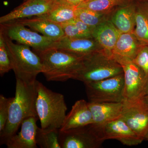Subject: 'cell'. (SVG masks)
Instances as JSON below:
<instances>
[{"label": "cell", "instance_id": "obj_16", "mask_svg": "<svg viewBox=\"0 0 148 148\" xmlns=\"http://www.w3.org/2000/svg\"><path fill=\"white\" fill-rule=\"evenodd\" d=\"M92 113L93 123L101 125L121 117L123 110V102H88Z\"/></svg>", "mask_w": 148, "mask_h": 148}, {"label": "cell", "instance_id": "obj_27", "mask_svg": "<svg viewBox=\"0 0 148 148\" xmlns=\"http://www.w3.org/2000/svg\"><path fill=\"white\" fill-rule=\"evenodd\" d=\"M12 70L8 50L3 35L0 32V75L3 76L6 73Z\"/></svg>", "mask_w": 148, "mask_h": 148}, {"label": "cell", "instance_id": "obj_4", "mask_svg": "<svg viewBox=\"0 0 148 148\" xmlns=\"http://www.w3.org/2000/svg\"><path fill=\"white\" fill-rule=\"evenodd\" d=\"M123 73L120 64L103 50L84 56L73 79L84 83L98 81Z\"/></svg>", "mask_w": 148, "mask_h": 148}, {"label": "cell", "instance_id": "obj_15", "mask_svg": "<svg viewBox=\"0 0 148 148\" xmlns=\"http://www.w3.org/2000/svg\"><path fill=\"white\" fill-rule=\"evenodd\" d=\"M92 113L88 103L84 100L76 101L66 118L60 131L86 126L93 123Z\"/></svg>", "mask_w": 148, "mask_h": 148}, {"label": "cell", "instance_id": "obj_10", "mask_svg": "<svg viewBox=\"0 0 148 148\" xmlns=\"http://www.w3.org/2000/svg\"><path fill=\"white\" fill-rule=\"evenodd\" d=\"M121 118L145 140L148 130V104L142 98L124 100Z\"/></svg>", "mask_w": 148, "mask_h": 148}, {"label": "cell", "instance_id": "obj_19", "mask_svg": "<svg viewBox=\"0 0 148 148\" xmlns=\"http://www.w3.org/2000/svg\"><path fill=\"white\" fill-rule=\"evenodd\" d=\"M33 31L40 33L43 36L57 40L64 36V31L60 24L49 20L42 16L23 18L16 20Z\"/></svg>", "mask_w": 148, "mask_h": 148}, {"label": "cell", "instance_id": "obj_25", "mask_svg": "<svg viewBox=\"0 0 148 148\" xmlns=\"http://www.w3.org/2000/svg\"><path fill=\"white\" fill-rule=\"evenodd\" d=\"M59 132V129L44 130L38 127L36 135L37 146L41 148H61Z\"/></svg>", "mask_w": 148, "mask_h": 148}, {"label": "cell", "instance_id": "obj_34", "mask_svg": "<svg viewBox=\"0 0 148 148\" xmlns=\"http://www.w3.org/2000/svg\"><path fill=\"white\" fill-rule=\"evenodd\" d=\"M27 1V0H25V1Z\"/></svg>", "mask_w": 148, "mask_h": 148}, {"label": "cell", "instance_id": "obj_30", "mask_svg": "<svg viewBox=\"0 0 148 148\" xmlns=\"http://www.w3.org/2000/svg\"><path fill=\"white\" fill-rule=\"evenodd\" d=\"M53 1L58 2L66 3L72 5L76 6L86 0H53Z\"/></svg>", "mask_w": 148, "mask_h": 148}, {"label": "cell", "instance_id": "obj_5", "mask_svg": "<svg viewBox=\"0 0 148 148\" xmlns=\"http://www.w3.org/2000/svg\"><path fill=\"white\" fill-rule=\"evenodd\" d=\"M0 32L3 35L16 79L27 84L34 83L38 75L42 73V64L39 56L29 46L14 43Z\"/></svg>", "mask_w": 148, "mask_h": 148}, {"label": "cell", "instance_id": "obj_20", "mask_svg": "<svg viewBox=\"0 0 148 148\" xmlns=\"http://www.w3.org/2000/svg\"><path fill=\"white\" fill-rule=\"evenodd\" d=\"M142 45L133 32L121 33L112 51V55L119 56L133 60Z\"/></svg>", "mask_w": 148, "mask_h": 148}, {"label": "cell", "instance_id": "obj_1", "mask_svg": "<svg viewBox=\"0 0 148 148\" xmlns=\"http://www.w3.org/2000/svg\"><path fill=\"white\" fill-rule=\"evenodd\" d=\"M36 81L27 84L16 79L15 96L10 107L8 119L4 129L0 132L1 145L5 144L8 139L16 134L24 119L38 117L36 110Z\"/></svg>", "mask_w": 148, "mask_h": 148}, {"label": "cell", "instance_id": "obj_11", "mask_svg": "<svg viewBox=\"0 0 148 148\" xmlns=\"http://www.w3.org/2000/svg\"><path fill=\"white\" fill-rule=\"evenodd\" d=\"M96 125L99 128L104 141L114 139L125 145L133 146L141 144L144 140L137 135L121 118L102 125Z\"/></svg>", "mask_w": 148, "mask_h": 148}, {"label": "cell", "instance_id": "obj_6", "mask_svg": "<svg viewBox=\"0 0 148 148\" xmlns=\"http://www.w3.org/2000/svg\"><path fill=\"white\" fill-rule=\"evenodd\" d=\"M89 102H123L124 100V74L92 82L84 83Z\"/></svg>", "mask_w": 148, "mask_h": 148}, {"label": "cell", "instance_id": "obj_12", "mask_svg": "<svg viewBox=\"0 0 148 148\" xmlns=\"http://www.w3.org/2000/svg\"><path fill=\"white\" fill-rule=\"evenodd\" d=\"M55 3L53 0H27L9 13L1 16L0 24L42 16L50 11Z\"/></svg>", "mask_w": 148, "mask_h": 148}, {"label": "cell", "instance_id": "obj_18", "mask_svg": "<svg viewBox=\"0 0 148 148\" xmlns=\"http://www.w3.org/2000/svg\"><path fill=\"white\" fill-rule=\"evenodd\" d=\"M136 8L137 4L127 2L114 10L110 19L121 33L134 31L136 24Z\"/></svg>", "mask_w": 148, "mask_h": 148}, {"label": "cell", "instance_id": "obj_33", "mask_svg": "<svg viewBox=\"0 0 148 148\" xmlns=\"http://www.w3.org/2000/svg\"><path fill=\"white\" fill-rule=\"evenodd\" d=\"M140 1H148V0H140Z\"/></svg>", "mask_w": 148, "mask_h": 148}, {"label": "cell", "instance_id": "obj_31", "mask_svg": "<svg viewBox=\"0 0 148 148\" xmlns=\"http://www.w3.org/2000/svg\"><path fill=\"white\" fill-rule=\"evenodd\" d=\"M142 98H143L145 102H146V103H147L148 104V85L145 92L144 93L143 97H142Z\"/></svg>", "mask_w": 148, "mask_h": 148}, {"label": "cell", "instance_id": "obj_2", "mask_svg": "<svg viewBox=\"0 0 148 148\" xmlns=\"http://www.w3.org/2000/svg\"><path fill=\"white\" fill-rule=\"evenodd\" d=\"M34 51L40 58L42 73L47 81L65 82L73 79L84 56L52 47Z\"/></svg>", "mask_w": 148, "mask_h": 148}, {"label": "cell", "instance_id": "obj_17", "mask_svg": "<svg viewBox=\"0 0 148 148\" xmlns=\"http://www.w3.org/2000/svg\"><path fill=\"white\" fill-rule=\"evenodd\" d=\"M121 33L108 18L92 29V35L103 50L112 56V51Z\"/></svg>", "mask_w": 148, "mask_h": 148}, {"label": "cell", "instance_id": "obj_9", "mask_svg": "<svg viewBox=\"0 0 148 148\" xmlns=\"http://www.w3.org/2000/svg\"><path fill=\"white\" fill-rule=\"evenodd\" d=\"M16 21L1 24L0 31L12 40L32 47L34 51L51 47L56 40L39 34Z\"/></svg>", "mask_w": 148, "mask_h": 148}, {"label": "cell", "instance_id": "obj_21", "mask_svg": "<svg viewBox=\"0 0 148 148\" xmlns=\"http://www.w3.org/2000/svg\"><path fill=\"white\" fill-rule=\"evenodd\" d=\"M133 33L142 45H148V3L137 4Z\"/></svg>", "mask_w": 148, "mask_h": 148}, {"label": "cell", "instance_id": "obj_26", "mask_svg": "<svg viewBox=\"0 0 148 148\" xmlns=\"http://www.w3.org/2000/svg\"><path fill=\"white\" fill-rule=\"evenodd\" d=\"M76 18L86 24L92 29L109 18L108 14L87 9L76 8Z\"/></svg>", "mask_w": 148, "mask_h": 148}, {"label": "cell", "instance_id": "obj_29", "mask_svg": "<svg viewBox=\"0 0 148 148\" xmlns=\"http://www.w3.org/2000/svg\"><path fill=\"white\" fill-rule=\"evenodd\" d=\"M133 62L140 68L148 79V45H142Z\"/></svg>", "mask_w": 148, "mask_h": 148}, {"label": "cell", "instance_id": "obj_8", "mask_svg": "<svg viewBox=\"0 0 148 148\" xmlns=\"http://www.w3.org/2000/svg\"><path fill=\"white\" fill-rule=\"evenodd\" d=\"M104 141L98 127L93 124L59 132L61 148H98Z\"/></svg>", "mask_w": 148, "mask_h": 148}, {"label": "cell", "instance_id": "obj_13", "mask_svg": "<svg viewBox=\"0 0 148 148\" xmlns=\"http://www.w3.org/2000/svg\"><path fill=\"white\" fill-rule=\"evenodd\" d=\"M51 47L81 56L103 50L94 38H73L64 36L56 40Z\"/></svg>", "mask_w": 148, "mask_h": 148}, {"label": "cell", "instance_id": "obj_3", "mask_svg": "<svg viewBox=\"0 0 148 148\" xmlns=\"http://www.w3.org/2000/svg\"><path fill=\"white\" fill-rule=\"evenodd\" d=\"M36 110L44 130L59 129L66 116L67 107L64 95L53 92L37 80Z\"/></svg>", "mask_w": 148, "mask_h": 148}, {"label": "cell", "instance_id": "obj_23", "mask_svg": "<svg viewBox=\"0 0 148 148\" xmlns=\"http://www.w3.org/2000/svg\"><path fill=\"white\" fill-rule=\"evenodd\" d=\"M61 25L64 36L73 38H93L92 28L77 18Z\"/></svg>", "mask_w": 148, "mask_h": 148}, {"label": "cell", "instance_id": "obj_22", "mask_svg": "<svg viewBox=\"0 0 148 148\" xmlns=\"http://www.w3.org/2000/svg\"><path fill=\"white\" fill-rule=\"evenodd\" d=\"M55 2L50 11L40 16L60 25L76 18V6L66 3Z\"/></svg>", "mask_w": 148, "mask_h": 148}, {"label": "cell", "instance_id": "obj_24", "mask_svg": "<svg viewBox=\"0 0 148 148\" xmlns=\"http://www.w3.org/2000/svg\"><path fill=\"white\" fill-rule=\"evenodd\" d=\"M127 3V0H86L76 6V7L87 9L110 15L114 10L115 8Z\"/></svg>", "mask_w": 148, "mask_h": 148}, {"label": "cell", "instance_id": "obj_28", "mask_svg": "<svg viewBox=\"0 0 148 148\" xmlns=\"http://www.w3.org/2000/svg\"><path fill=\"white\" fill-rule=\"evenodd\" d=\"M13 98H6L0 95V132H2L8 119L10 107Z\"/></svg>", "mask_w": 148, "mask_h": 148}, {"label": "cell", "instance_id": "obj_32", "mask_svg": "<svg viewBox=\"0 0 148 148\" xmlns=\"http://www.w3.org/2000/svg\"><path fill=\"white\" fill-rule=\"evenodd\" d=\"M145 140H148V130L147 132V134L145 136Z\"/></svg>", "mask_w": 148, "mask_h": 148}, {"label": "cell", "instance_id": "obj_7", "mask_svg": "<svg viewBox=\"0 0 148 148\" xmlns=\"http://www.w3.org/2000/svg\"><path fill=\"white\" fill-rule=\"evenodd\" d=\"M112 56L123 70L124 100L142 98L148 85V79L144 72L132 59L117 55Z\"/></svg>", "mask_w": 148, "mask_h": 148}, {"label": "cell", "instance_id": "obj_14", "mask_svg": "<svg viewBox=\"0 0 148 148\" xmlns=\"http://www.w3.org/2000/svg\"><path fill=\"white\" fill-rule=\"evenodd\" d=\"M38 117L32 116L24 119L18 134L10 138L5 143L8 148H36V135Z\"/></svg>", "mask_w": 148, "mask_h": 148}]
</instances>
